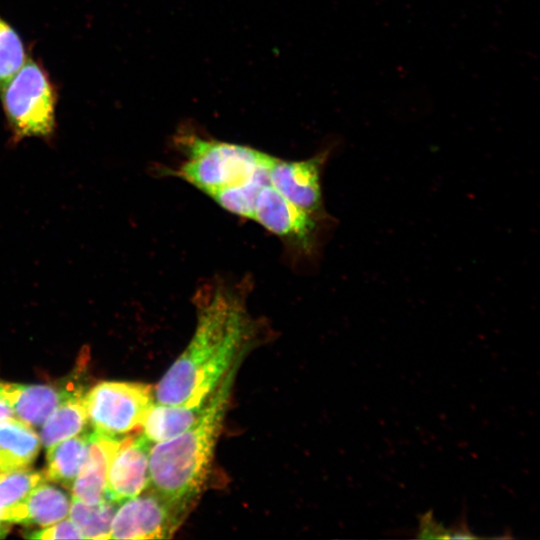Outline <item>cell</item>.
<instances>
[{"label":"cell","mask_w":540,"mask_h":540,"mask_svg":"<svg viewBox=\"0 0 540 540\" xmlns=\"http://www.w3.org/2000/svg\"><path fill=\"white\" fill-rule=\"evenodd\" d=\"M244 292L223 282L197 301L195 331L154 390L157 403L196 405L209 400L243 357L255 333Z\"/></svg>","instance_id":"obj_1"},{"label":"cell","mask_w":540,"mask_h":540,"mask_svg":"<svg viewBox=\"0 0 540 540\" xmlns=\"http://www.w3.org/2000/svg\"><path fill=\"white\" fill-rule=\"evenodd\" d=\"M237 367L213 392L198 422L178 436L151 446L149 488L187 511L207 480Z\"/></svg>","instance_id":"obj_2"},{"label":"cell","mask_w":540,"mask_h":540,"mask_svg":"<svg viewBox=\"0 0 540 540\" xmlns=\"http://www.w3.org/2000/svg\"><path fill=\"white\" fill-rule=\"evenodd\" d=\"M184 160L170 175L187 181L207 196L249 181L269 167L274 156L258 149L182 131L177 136Z\"/></svg>","instance_id":"obj_3"},{"label":"cell","mask_w":540,"mask_h":540,"mask_svg":"<svg viewBox=\"0 0 540 540\" xmlns=\"http://www.w3.org/2000/svg\"><path fill=\"white\" fill-rule=\"evenodd\" d=\"M0 99L11 142L35 137L51 140L56 129L58 91L40 61L28 57L1 87Z\"/></svg>","instance_id":"obj_4"},{"label":"cell","mask_w":540,"mask_h":540,"mask_svg":"<svg viewBox=\"0 0 540 540\" xmlns=\"http://www.w3.org/2000/svg\"><path fill=\"white\" fill-rule=\"evenodd\" d=\"M154 400L150 385L126 381L99 382L84 398L94 430L113 436H124L141 427Z\"/></svg>","instance_id":"obj_5"},{"label":"cell","mask_w":540,"mask_h":540,"mask_svg":"<svg viewBox=\"0 0 540 540\" xmlns=\"http://www.w3.org/2000/svg\"><path fill=\"white\" fill-rule=\"evenodd\" d=\"M188 512L151 488L146 489L118 506L111 524L110 539L171 538Z\"/></svg>","instance_id":"obj_6"},{"label":"cell","mask_w":540,"mask_h":540,"mask_svg":"<svg viewBox=\"0 0 540 540\" xmlns=\"http://www.w3.org/2000/svg\"><path fill=\"white\" fill-rule=\"evenodd\" d=\"M252 220L306 254L315 252L321 231L331 222L301 210L270 182L258 193Z\"/></svg>","instance_id":"obj_7"},{"label":"cell","mask_w":540,"mask_h":540,"mask_svg":"<svg viewBox=\"0 0 540 540\" xmlns=\"http://www.w3.org/2000/svg\"><path fill=\"white\" fill-rule=\"evenodd\" d=\"M328 151L309 159L287 161L274 157L269 169L270 184L292 204L323 220H331L324 209L321 172Z\"/></svg>","instance_id":"obj_8"},{"label":"cell","mask_w":540,"mask_h":540,"mask_svg":"<svg viewBox=\"0 0 540 540\" xmlns=\"http://www.w3.org/2000/svg\"><path fill=\"white\" fill-rule=\"evenodd\" d=\"M152 443L142 433L122 437L112 454L106 474V498L121 503L149 487V454Z\"/></svg>","instance_id":"obj_9"},{"label":"cell","mask_w":540,"mask_h":540,"mask_svg":"<svg viewBox=\"0 0 540 540\" xmlns=\"http://www.w3.org/2000/svg\"><path fill=\"white\" fill-rule=\"evenodd\" d=\"M81 386L76 378L59 385H26L3 381L4 393L13 414L32 427L42 425L57 406Z\"/></svg>","instance_id":"obj_10"},{"label":"cell","mask_w":540,"mask_h":540,"mask_svg":"<svg viewBox=\"0 0 540 540\" xmlns=\"http://www.w3.org/2000/svg\"><path fill=\"white\" fill-rule=\"evenodd\" d=\"M123 436L93 430L87 459L71 485L72 498L94 505L106 500V474L112 454Z\"/></svg>","instance_id":"obj_11"},{"label":"cell","mask_w":540,"mask_h":540,"mask_svg":"<svg viewBox=\"0 0 540 540\" xmlns=\"http://www.w3.org/2000/svg\"><path fill=\"white\" fill-rule=\"evenodd\" d=\"M209 400L196 405H168L154 402L142 423V435L152 444L178 436L200 420Z\"/></svg>","instance_id":"obj_12"},{"label":"cell","mask_w":540,"mask_h":540,"mask_svg":"<svg viewBox=\"0 0 540 540\" xmlns=\"http://www.w3.org/2000/svg\"><path fill=\"white\" fill-rule=\"evenodd\" d=\"M40 445L39 436L29 424L11 417L0 421V473L30 467Z\"/></svg>","instance_id":"obj_13"},{"label":"cell","mask_w":540,"mask_h":540,"mask_svg":"<svg viewBox=\"0 0 540 540\" xmlns=\"http://www.w3.org/2000/svg\"><path fill=\"white\" fill-rule=\"evenodd\" d=\"M70 505L71 500L64 491L44 480L20 506L16 523L47 527L65 519Z\"/></svg>","instance_id":"obj_14"},{"label":"cell","mask_w":540,"mask_h":540,"mask_svg":"<svg viewBox=\"0 0 540 540\" xmlns=\"http://www.w3.org/2000/svg\"><path fill=\"white\" fill-rule=\"evenodd\" d=\"M90 439L91 432H82L48 447L46 480L71 488L87 459Z\"/></svg>","instance_id":"obj_15"},{"label":"cell","mask_w":540,"mask_h":540,"mask_svg":"<svg viewBox=\"0 0 540 540\" xmlns=\"http://www.w3.org/2000/svg\"><path fill=\"white\" fill-rule=\"evenodd\" d=\"M85 388L72 392L48 416L40 430V441L46 448L83 432L88 424Z\"/></svg>","instance_id":"obj_16"},{"label":"cell","mask_w":540,"mask_h":540,"mask_svg":"<svg viewBox=\"0 0 540 540\" xmlns=\"http://www.w3.org/2000/svg\"><path fill=\"white\" fill-rule=\"evenodd\" d=\"M44 480L43 471L29 468L0 473V519L15 523L20 506Z\"/></svg>","instance_id":"obj_17"},{"label":"cell","mask_w":540,"mask_h":540,"mask_svg":"<svg viewBox=\"0 0 540 540\" xmlns=\"http://www.w3.org/2000/svg\"><path fill=\"white\" fill-rule=\"evenodd\" d=\"M117 508L118 503L109 499L90 505L72 498L69 514L84 539H110L111 524Z\"/></svg>","instance_id":"obj_18"},{"label":"cell","mask_w":540,"mask_h":540,"mask_svg":"<svg viewBox=\"0 0 540 540\" xmlns=\"http://www.w3.org/2000/svg\"><path fill=\"white\" fill-rule=\"evenodd\" d=\"M268 169L259 171L249 181L216 190L208 196L224 210L252 220L258 193L269 182Z\"/></svg>","instance_id":"obj_19"},{"label":"cell","mask_w":540,"mask_h":540,"mask_svg":"<svg viewBox=\"0 0 540 540\" xmlns=\"http://www.w3.org/2000/svg\"><path fill=\"white\" fill-rule=\"evenodd\" d=\"M19 33L0 16V89L27 60Z\"/></svg>","instance_id":"obj_20"},{"label":"cell","mask_w":540,"mask_h":540,"mask_svg":"<svg viewBox=\"0 0 540 540\" xmlns=\"http://www.w3.org/2000/svg\"><path fill=\"white\" fill-rule=\"evenodd\" d=\"M26 537L31 539H84L79 527L67 518L43 527V529L32 531Z\"/></svg>","instance_id":"obj_21"},{"label":"cell","mask_w":540,"mask_h":540,"mask_svg":"<svg viewBox=\"0 0 540 540\" xmlns=\"http://www.w3.org/2000/svg\"><path fill=\"white\" fill-rule=\"evenodd\" d=\"M417 538H439L450 539L449 529H445L440 524H437L432 516V512H427L420 517Z\"/></svg>","instance_id":"obj_22"},{"label":"cell","mask_w":540,"mask_h":540,"mask_svg":"<svg viewBox=\"0 0 540 540\" xmlns=\"http://www.w3.org/2000/svg\"><path fill=\"white\" fill-rule=\"evenodd\" d=\"M13 415V410L4 393L3 381H0V421Z\"/></svg>","instance_id":"obj_23"},{"label":"cell","mask_w":540,"mask_h":540,"mask_svg":"<svg viewBox=\"0 0 540 540\" xmlns=\"http://www.w3.org/2000/svg\"><path fill=\"white\" fill-rule=\"evenodd\" d=\"M10 524L7 521L0 519V538H3L10 531Z\"/></svg>","instance_id":"obj_24"}]
</instances>
